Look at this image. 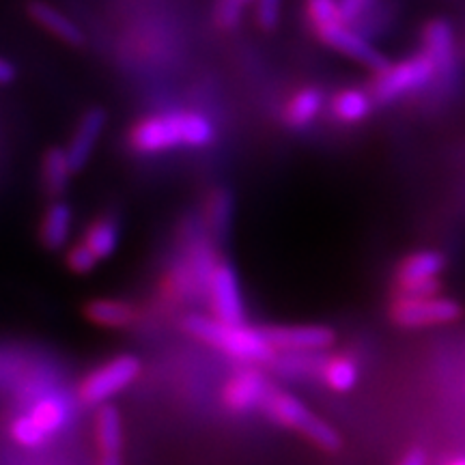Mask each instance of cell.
<instances>
[{
    "instance_id": "1",
    "label": "cell",
    "mask_w": 465,
    "mask_h": 465,
    "mask_svg": "<svg viewBox=\"0 0 465 465\" xmlns=\"http://www.w3.org/2000/svg\"><path fill=\"white\" fill-rule=\"evenodd\" d=\"M213 141V125L207 116L196 113H168L151 116L134 127L132 144L143 153H153L179 144L203 147Z\"/></svg>"
},
{
    "instance_id": "2",
    "label": "cell",
    "mask_w": 465,
    "mask_h": 465,
    "mask_svg": "<svg viewBox=\"0 0 465 465\" xmlns=\"http://www.w3.org/2000/svg\"><path fill=\"white\" fill-rule=\"evenodd\" d=\"M185 330L194 334L196 339L212 342L231 356L248 360V362H267L274 358V349L267 342L263 332L250 330L246 325H226L218 319H209L203 315L185 317Z\"/></svg>"
},
{
    "instance_id": "3",
    "label": "cell",
    "mask_w": 465,
    "mask_h": 465,
    "mask_svg": "<svg viewBox=\"0 0 465 465\" xmlns=\"http://www.w3.org/2000/svg\"><path fill=\"white\" fill-rule=\"evenodd\" d=\"M265 410L267 414H272L274 420L287 424L291 429H298L300 433H304L306 438H311L322 449L339 450V433L330 424H325L317 416H312L298 399L289 397V394H272L270 401L265 403Z\"/></svg>"
},
{
    "instance_id": "4",
    "label": "cell",
    "mask_w": 465,
    "mask_h": 465,
    "mask_svg": "<svg viewBox=\"0 0 465 465\" xmlns=\"http://www.w3.org/2000/svg\"><path fill=\"white\" fill-rule=\"evenodd\" d=\"M435 72L433 61L427 54L414 56L410 61L399 63L388 69V72L380 74V80L375 84V97L380 102H391L397 97L411 93L416 89H422L424 84L431 83Z\"/></svg>"
},
{
    "instance_id": "5",
    "label": "cell",
    "mask_w": 465,
    "mask_h": 465,
    "mask_svg": "<svg viewBox=\"0 0 465 465\" xmlns=\"http://www.w3.org/2000/svg\"><path fill=\"white\" fill-rule=\"evenodd\" d=\"M138 371H141V362L134 356H119L110 360L108 364L100 366L86 377L83 386H80V397L89 405H102L114 392L125 388L138 375Z\"/></svg>"
},
{
    "instance_id": "6",
    "label": "cell",
    "mask_w": 465,
    "mask_h": 465,
    "mask_svg": "<svg viewBox=\"0 0 465 465\" xmlns=\"http://www.w3.org/2000/svg\"><path fill=\"white\" fill-rule=\"evenodd\" d=\"M394 322L403 328H420V325L450 323L461 317V306L455 300H399L392 312Z\"/></svg>"
},
{
    "instance_id": "7",
    "label": "cell",
    "mask_w": 465,
    "mask_h": 465,
    "mask_svg": "<svg viewBox=\"0 0 465 465\" xmlns=\"http://www.w3.org/2000/svg\"><path fill=\"white\" fill-rule=\"evenodd\" d=\"M272 349H282L291 353H308L330 347L334 332L325 325H295V328H267L263 330Z\"/></svg>"
},
{
    "instance_id": "8",
    "label": "cell",
    "mask_w": 465,
    "mask_h": 465,
    "mask_svg": "<svg viewBox=\"0 0 465 465\" xmlns=\"http://www.w3.org/2000/svg\"><path fill=\"white\" fill-rule=\"evenodd\" d=\"M212 304L216 311V319L226 325H242L243 306L240 295V284L231 265H218L216 274L212 278Z\"/></svg>"
},
{
    "instance_id": "9",
    "label": "cell",
    "mask_w": 465,
    "mask_h": 465,
    "mask_svg": "<svg viewBox=\"0 0 465 465\" xmlns=\"http://www.w3.org/2000/svg\"><path fill=\"white\" fill-rule=\"evenodd\" d=\"M319 35H322L323 42H328L332 48L345 52V54L356 58V61L364 63L369 69H375V72H380V74L391 69L386 58H383L380 52L373 48V45H371L369 42H364V39L360 37L358 33H353L349 26H342L341 22L319 28Z\"/></svg>"
},
{
    "instance_id": "10",
    "label": "cell",
    "mask_w": 465,
    "mask_h": 465,
    "mask_svg": "<svg viewBox=\"0 0 465 465\" xmlns=\"http://www.w3.org/2000/svg\"><path fill=\"white\" fill-rule=\"evenodd\" d=\"M104 124H106V113L100 108H93L83 116L78 130L74 132L72 143H69V147L65 149L69 164H72V171H80V168L86 164V160H89L91 151L95 147L97 136H100Z\"/></svg>"
},
{
    "instance_id": "11",
    "label": "cell",
    "mask_w": 465,
    "mask_h": 465,
    "mask_svg": "<svg viewBox=\"0 0 465 465\" xmlns=\"http://www.w3.org/2000/svg\"><path fill=\"white\" fill-rule=\"evenodd\" d=\"M272 397L270 386L267 381L254 371H243L229 383L226 388V403L232 410L243 411V410H252L259 403L265 407L267 401Z\"/></svg>"
},
{
    "instance_id": "12",
    "label": "cell",
    "mask_w": 465,
    "mask_h": 465,
    "mask_svg": "<svg viewBox=\"0 0 465 465\" xmlns=\"http://www.w3.org/2000/svg\"><path fill=\"white\" fill-rule=\"evenodd\" d=\"M424 45H427V56L433 61L435 72L449 75L455 69V42H452V28L449 22H431L424 31Z\"/></svg>"
},
{
    "instance_id": "13",
    "label": "cell",
    "mask_w": 465,
    "mask_h": 465,
    "mask_svg": "<svg viewBox=\"0 0 465 465\" xmlns=\"http://www.w3.org/2000/svg\"><path fill=\"white\" fill-rule=\"evenodd\" d=\"M441 270H444V257H441L440 252H435V250H422V252L411 254V257H407L405 263L401 265V287H403V284H414L424 281H438Z\"/></svg>"
},
{
    "instance_id": "14",
    "label": "cell",
    "mask_w": 465,
    "mask_h": 465,
    "mask_svg": "<svg viewBox=\"0 0 465 465\" xmlns=\"http://www.w3.org/2000/svg\"><path fill=\"white\" fill-rule=\"evenodd\" d=\"M28 14L33 15L35 22H39V25H42L44 28H48L50 33H54L56 37H61L63 42L74 44V45H80L84 42L80 28L75 26L67 15H63L61 11L50 7V5H45V3L28 5Z\"/></svg>"
},
{
    "instance_id": "15",
    "label": "cell",
    "mask_w": 465,
    "mask_h": 465,
    "mask_svg": "<svg viewBox=\"0 0 465 465\" xmlns=\"http://www.w3.org/2000/svg\"><path fill=\"white\" fill-rule=\"evenodd\" d=\"M134 308L125 302L116 300H95L86 306V317L91 322L108 325V328H124V325H130L134 322Z\"/></svg>"
},
{
    "instance_id": "16",
    "label": "cell",
    "mask_w": 465,
    "mask_h": 465,
    "mask_svg": "<svg viewBox=\"0 0 465 465\" xmlns=\"http://www.w3.org/2000/svg\"><path fill=\"white\" fill-rule=\"evenodd\" d=\"M69 229H72V212L65 203H54L45 213L42 224V240L48 248L56 250L67 242Z\"/></svg>"
},
{
    "instance_id": "17",
    "label": "cell",
    "mask_w": 465,
    "mask_h": 465,
    "mask_svg": "<svg viewBox=\"0 0 465 465\" xmlns=\"http://www.w3.org/2000/svg\"><path fill=\"white\" fill-rule=\"evenodd\" d=\"M95 435H97V444H100L102 455H119L124 435H121V420L114 407L110 405L102 407L100 414H97Z\"/></svg>"
},
{
    "instance_id": "18",
    "label": "cell",
    "mask_w": 465,
    "mask_h": 465,
    "mask_svg": "<svg viewBox=\"0 0 465 465\" xmlns=\"http://www.w3.org/2000/svg\"><path fill=\"white\" fill-rule=\"evenodd\" d=\"M69 173H72V164H69L67 151L50 149L48 153H45V160H44L45 190H48L50 194H54V196L61 194V192L65 190V185H67Z\"/></svg>"
},
{
    "instance_id": "19",
    "label": "cell",
    "mask_w": 465,
    "mask_h": 465,
    "mask_svg": "<svg viewBox=\"0 0 465 465\" xmlns=\"http://www.w3.org/2000/svg\"><path fill=\"white\" fill-rule=\"evenodd\" d=\"M67 403L61 397H45L33 407L31 418L42 427V431L54 433L67 420Z\"/></svg>"
},
{
    "instance_id": "20",
    "label": "cell",
    "mask_w": 465,
    "mask_h": 465,
    "mask_svg": "<svg viewBox=\"0 0 465 465\" xmlns=\"http://www.w3.org/2000/svg\"><path fill=\"white\" fill-rule=\"evenodd\" d=\"M322 93L315 89L300 91L298 95L293 97L287 108V121L291 125H306L315 119L319 110H322Z\"/></svg>"
},
{
    "instance_id": "21",
    "label": "cell",
    "mask_w": 465,
    "mask_h": 465,
    "mask_svg": "<svg viewBox=\"0 0 465 465\" xmlns=\"http://www.w3.org/2000/svg\"><path fill=\"white\" fill-rule=\"evenodd\" d=\"M116 240H119V232H116V226L110 220H100L86 232V246L93 250L97 259L110 257L116 248Z\"/></svg>"
},
{
    "instance_id": "22",
    "label": "cell",
    "mask_w": 465,
    "mask_h": 465,
    "mask_svg": "<svg viewBox=\"0 0 465 465\" xmlns=\"http://www.w3.org/2000/svg\"><path fill=\"white\" fill-rule=\"evenodd\" d=\"M371 110V100L362 91H345L334 100V114L347 124L364 119Z\"/></svg>"
},
{
    "instance_id": "23",
    "label": "cell",
    "mask_w": 465,
    "mask_h": 465,
    "mask_svg": "<svg viewBox=\"0 0 465 465\" xmlns=\"http://www.w3.org/2000/svg\"><path fill=\"white\" fill-rule=\"evenodd\" d=\"M323 375H325V381H328L334 391H341V392L353 388V383L358 380L356 364H353L349 358L328 360Z\"/></svg>"
},
{
    "instance_id": "24",
    "label": "cell",
    "mask_w": 465,
    "mask_h": 465,
    "mask_svg": "<svg viewBox=\"0 0 465 465\" xmlns=\"http://www.w3.org/2000/svg\"><path fill=\"white\" fill-rule=\"evenodd\" d=\"M11 435H14L15 441H20L22 446H39L45 440V433L42 431L37 422L33 420L31 416H20L11 422Z\"/></svg>"
},
{
    "instance_id": "25",
    "label": "cell",
    "mask_w": 465,
    "mask_h": 465,
    "mask_svg": "<svg viewBox=\"0 0 465 465\" xmlns=\"http://www.w3.org/2000/svg\"><path fill=\"white\" fill-rule=\"evenodd\" d=\"M231 196L226 194V192H218L216 196L212 199V207H209V223H212L213 229L216 232H223L226 231V226H229V218H231Z\"/></svg>"
},
{
    "instance_id": "26",
    "label": "cell",
    "mask_w": 465,
    "mask_h": 465,
    "mask_svg": "<svg viewBox=\"0 0 465 465\" xmlns=\"http://www.w3.org/2000/svg\"><path fill=\"white\" fill-rule=\"evenodd\" d=\"M325 364H328L325 360H319V358L308 360L304 353H295V356L287 358L278 366H281L282 373H287V375H306V373H315V371H319V369L325 371Z\"/></svg>"
},
{
    "instance_id": "27",
    "label": "cell",
    "mask_w": 465,
    "mask_h": 465,
    "mask_svg": "<svg viewBox=\"0 0 465 465\" xmlns=\"http://www.w3.org/2000/svg\"><path fill=\"white\" fill-rule=\"evenodd\" d=\"M308 14H311L319 31V28L339 22V3H332V0H315V3L308 5Z\"/></svg>"
},
{
    "instance_id": "28",
    "label": "cell",
    "mask_w": 465,
    "mask_h": 465,
    "mask_svg": "<svg viewBox=\"0 0 465 465\" xmlns=\"http://www.w3.org/2000/svg\"><path fill=\"white\" fill-rule=\"evenodd\" d=\"M243 7L246 5L242 0H223L216 7V22L223 28H235L242 20Z\"/></svg>"
},
{
    "instance_id": "29",
    "label": "cell",
    "mask_w": 465,
    "mask_h": 465,
    "mask_svg": "<svg viewBox=\"0 0 465 465\" xmlns=\"http://www.w3.org/2000/svg\"><path fill=\"white\" fill-rule=\"evenodd\" d=\"M97 257L93 254V250L86 246V243H80V246H75L69 250L67 254V265L72 267L74 272H78V274H86V272L93 270V265H95Z\"/></svg>"
},
{
    "instance_id": "30",
    "label": "cell",
    "mask_w": 465,
    "mask_h": 465,
    "mask_svg": "<svg viewBox=\"0 0 465 465\" xmlns=\"http://www.w3.org/2000/svg\"><path fill=\"white\" fill-rule=\"evenodd\" d=\"M440 291L438 281H424L414 284H403L401 287V300H431Z\"/></svg>"
},
{
    "instance_id": "31",
    "label": "cell",
    "mask_w": 465,
    "mask_h": 465,
    "mask_svg": "<svg viewBox=\"0 0 465 465\" xmlns=\"http://www.w3.org/2000/svg\"><path fill=\"white\" fill-rule=\"evenodd\" d=\"M373 7L375 3H371V0H342V3H339V22L342 26L351 25L353 20H358L360 14Z\"/></svg>"
},
{
    "instance_id": "32",
    "label": "cell",
    "mask_w": 465,
    "mask_h": 465,
    "mask_svg": "<svg viewBox=\"0 0 465 465\" xmlns=\"http://www.w3.org/2000/svg\"><path fill=\"white\" fill-rule=\"evenodd\" d=\"M278 14H281L278 0H261L257 5V22L263 28H267V31L278 25Z\"/></svg>"
},
{
    "instance_id": "33",
    "label": "cell",
    "mask_w": 465,
    "mask_h": 465,
    "mask_svg": "<svg viewBox=\"0 0 465 465\" xmlns=\"http://www.w3.org/2000/svg\"><path fill=\"white\" fill-rule=\"evenodd\" d=\"M399 465H427V452L422 449H411L403 459H401Z\"/></svg>"
},
{
    "instance_id": "34",
    "label": "cell",
    "mask_w": 465,
    "mask_h": 465,
    "mask_svg": "<svg viewBox=\"0 0 465 465\" xmlns=\"http://www.w3.org/2000/svg\"><path fill=\"white\" fill-rule=\"evenodd\" d=\"M14 65L9 61H0V83L9 84L14 80Z\"/></svg>"
},
{
    "instance_id": "35",
    "label": "cell",
    "mask_w": 465,
    "mask_h": 465,
    "mask_svg": "<svg viewBox=\"0 0 465 465\" xmlns=\"http://www.w3.org/2000/svg\"><path fill=\"white\" fill-rule=\"evenodd\" d=\"M100 465H121V457L119 455H102Z\"/></svg>"
},
{
    "instance_id": "36",
    "label": "cell",
    "mask_w": 465,
    "mask_h": 465,
    "mask_svg": "<svg viewBox=\"0 0 465 465\" xmlns=\"http://www.w3.org/2000/svg\"><path fill=\"white\" fill-rule=\"evenodd\" d=\"M449 465H465V457H457V459H452V461H450Z\"/></svg>"
}]
</instances>
